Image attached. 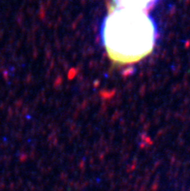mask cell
Segmentation results:
<instances>
[{"label": "cell", "mask_w": 190, "mask_h": 191, "mask_svg": "<svg viewBox=\"0 0 190 191\" xmlns=\"http://www.w3.org/2000/svg\"><path fill=\"white\" fill-rule=\"evenodd\" d=\"M101 36L111 60L132 64L151 53L157 28L148 12L116 7L103 21Z\"/></svg>", "instance_id": "6da1fadb"}, {"label": "cell", "mask_w": 190, "mask_h": 191, "mask_svg": "<svg viewBox=\"0 0 190 191\" xmlns=\"http://www.w3.org/2000/svg\"><path fill=\"white\" fill-rule=\"evenodd\" d=\"M114 1L116 2V7L148 12L156 4L158 0H114Z\"/></svg>", "instance_id": "7a4b0ae2"}]
</instances>
